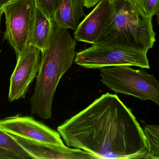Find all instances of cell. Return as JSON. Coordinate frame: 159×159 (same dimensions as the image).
Returning <instances> with one entry per match:
<instances>
[{"mask_svg":"<svg viewBox=\"0 0 159 159\" xmlns=\"http://www.w3.org/2000/svg\"><path fill=\"white\" fill-rule=\"evenodd\" d=\"M57 129L68 147L98 159H145L148 153L144 131L116 94L102 95Z\"/></svg>","mask_w":159,"mask_h":159,"instance_id":"1","label":"cell"},{"mask_svg":"<svg viewBox=\"0 0 159 159\" xmlns=\"http://www.w3.org/2000/svg\"><path fill=\"white\" fill-rule=\"evenodd\" d=\"M76 45V40L68 30L54 24L48 46L41 52L36 86L30 99L32 114L45 120L52 118L56 90L60 80L73 64Z\"/></svg>","mask_w":159,"mask_h":159,"instance_id":"2","label":"cell"},{"mask_svg":"<svg viewBox=\"0 0 159 159\" xmlns=\"http://www.w3.org/2000/svg\"><path fill=\"white\" fill-rule=\"evenodd\" d=\"M111 4L110 19L97 42L110 40L148 51L152 48L156 41L152 18L141 15L128 0Z\"/></svg>","mask_w":159,"mask_h":159,"instance_id":"3","label":"cell"},{"mask_svg":"<svg viewBox=\"0 0 159 159\" xmlns=\"http://www.w3.org/2000/svg\"><path fill=\"white\" fill-rule=\"evenodd\" d=\"M92 44L76 53V64L87 69L124 66L150 68L146 49L110 40Z\"/></svg>","mask_w":159,"mask_h":159,"instance_id":"4","label":"cell"},{"mask_svg":"<svg viewBox=\"0 0 159 159\" xmlns=\"http://www.w3.org/2000/svg\"><path fill=\"white\" fill-rule=\"evenodd\" d=\"M100 76L102 83L115 93L159 105V82L144 69L134 70L127 66L103 67L100 68Z\"/></svg>","mask_w":159,"mask_h":159,"instance_id":"5","label":"cell"},{"mask_svg":"<svg viewBox=\"0 0 159 159\" xmlns=\"http://www.w3.org/2000/svg\"><path fill=\"white\" fill-rule=\"evenodd\" d=\"M36 7L35 0H10L2 9L6 19L3 38L13 48L17 58L28 45Z\"/></svg>","mask_w":159,"mask_h":159,"instance_id":"6","label":"cell"},{"mask_svg":"<svg viewBox=\"0 0 159 159\" xmlns=\"http://www.w3.org/2000/svg\"><path fill=\"white\" fill-rule=\"evenodd\" d=\"M0 129L13 135L31 141L65 145L58 132L29 116L17 115L1 120Z\"/></svg>","mask_w":159,"mask_h":159,"instance_id":"7","label":"cell"},{"mask_svg":"<svg viewBox=\"0 0 159 159\" xmlns=\"http://www.w3.org/2000/svg\"><path fill=\"white\" fill-rule=\"evenodd\" d=\"M41 57L40 51L28 45L17 58V64L11 78L9 101L25 98L30 85L39 72Z\"/></svg>","mask_w":159,"mask_h":159,"instance_id":"8","label":"cell"},{"mask_svg":"<svg viewBox=\"0 0 159 159\" xmlns=\"http://www.w3.org/2000/svg\"><path fill=\"white\" fill-rule=\"evenodd\" d=\"M96 5L74 30V39L76 41L95 43L107 25L111 16V2L108 0H100Z\"/></svg>","mask_w":159,"mask_h":159,"instance_id":"9","label":"cell"},{"mask_svg":"<svg viewBox=\"0 0 159 159\" xmlns=\"http://www.w3.org/2000/svg\"><path fill=\"white\" fill-rule=\"evenodd\" d=\"M12 135L32 159H98L91 153L80 149L71 148L65 145L36 142Z\"/></svg>","mask_w":159,"mask_h":159,"instance_id":"10","label":"cell"},{"mask_svg":"<svg viewBox=\"0 0 159 159\" xmlns=\"http://www.w3.org/2000/svg\"><path fill=\"white\" fill-rule=\"evenodd\" d=\"M84 7V0H62L54 16V23L59 27L75 30L85 16Z\"/></svg>","mask_w":159,"mask_h":159,"instance_id":"11","label":"cell"},{"mask_svg":"<svg viewBox=\"0 0 159 159\" xmlns=\"http://www.w3.org/2000/svg\"><path fill=\"white\" fill-rule=\"evenodd\" d=\"M54 25L53 20L47 17L37 6L28 45L38 48L42 52L48 46Z\"/></svg>","mask_w":159,"mask_h":159,"instance_id":"12","label":"cell"},{"mask_svg":"<svg viewBox=\"0 0 159 159\" xmlns=\"http://www.w3.org/2000/svg\"><path fill=\"white\" fill-rule=\"evenodd\" d=\"M32 159L11 134L0 129V159Z\"/></svg>","mask_w":159,"mask_h":159,"instance_id":"13","label":"cell"},{"mask_svg":"<svg viewBox=\"0 0 159 159\" xmlns=\"http://www.w3.org/2000/svg\"><path fill=\"white\" fill-rule=\"evenodd\" d=\"M143 131L148 148L145 159H159V126L147 125H145Z\"/></svg>","mask_w":159,"mask_h":159,"instance_id":"14","label":"cell"},{"mask_svg":"<svg viewBox=\"0 0 159 159\" xmlns=\"http://www.w3.org/2000/svg\"><path fill=\"white\" fill-rule=\"evenodd\" d=\"M134 8L146 18L159 15V0H128Z\"/></svg>","mask_w":159,"mask_h":159,"instance_id":"15","label":"cell"},{"mask_svg":"<svg viewBox=\"0 0 159 159\" xmlns=\"http://www.w3.org/2000/svg\"><path fill=\"white\" fill-rule=\"evenodd\" d=\"M62 0H35L37 7L49 18L53 20Z\"/></svg>","mask_w":159,"mask_h":159,"instance_id":"16","label":"cell"},{"mask_svg":"<svg viewBox=\"0 0 159 159\" xmlns=\"http://www.w3.org/2000/svg\"><path fill=\"white\" fill-rule=\"evenodd\" d=\"M100 0H84V7L87 8H92L95 6Z\"/></svg>","mask_w":159,"mask_h":159,"instance_id":"17","label":"cell"},{"mask_svg":"<svg viewBox=\"0 0 159 159\" xmlns=\"http://www.w3.org/2000/svg\"><path fill=\"white\" fill-rule=\"evenodd\" d=\"M9 1L10 0H0V9H2L3 6Z\"/></svg>","mask_w":159,"mask_h":159,"instance_id":"18","label":"cell"},{"mask_svg":"<svg viewBox=\"0 0 159 159\" xmlns=\"http://www.w3.org/2000/svg\"><path fill=\"white\" fill-rule=\"evenodd\" d=\"M2 9H0V34H1V25L2 17L3 14ZM0 53H1V50H0Z\"/></svg>","mask_w":159,"mask_h":159,"instance_id":"19","label":"cell"},{"mask_svg":"<svg viewBox=\"0 0 159 159\" xmlns=\"http://www.w3.org/2000/svg\"><path fill=\"white\" fill-rule=\"evenodd\" d=\"M109 2H111V3H112V2H114L116 1H120V0H108Z\"/></svg>","mask_w":159,"mask_h":159,"instance_id":"20","label":"cell"}]
</instances>
